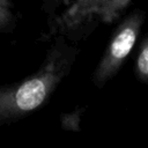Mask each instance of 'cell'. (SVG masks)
<instances>
[{"label":"cell","mask_w":148,"mask_h":148,"mask_svg":"<svg viewBox=\"0 0 148 148\" xmlns=\"http://www.w3.org/2000/svg\"><path fill=\"white\" fill-rule=\"evenodd\" d=\"M16 17L13 13V3L0 0V32H9L15 28Z\"/></svg>","instance_id":"obj_4"},{"label":"cell","mask_w":148,"mask_h":148,"mask_svg":"<svg viewBox=\"0 0 148 148\" xmlns=\"http://www.w3.org/2000/svg\"><path fill=\"white\" fill-rule=\"evenodd\" d=\"M77 54V47L56 37L35 73L0 86V125L18 121L44 105L71 73Z\"/></svg>","instance_id":"obj_1"},{"label":"cell","mask_w":148,"mask_h":148,"mask_svg":"<svg viewBox=\"0 0 148 148\" xmlns=\"http://www.w3.org/2000/svg\"><path fill=\"white\" fill-rule=\"evenodd\" d=\"M143 22L145 14L135 12L118 25L92 73L91 80L95 87H104L105 83L118 73L124 61L132 52Z\"/></svg>","instance_id":"obj_3"},{"label":"cell","mask_w":148,"mask_h":148,"mask_svg":"<svg viewBox=\"0 0 148 148\" xmlns=\"http://www.w3.org/2000/svg\"><path fill=\"white\" fill-rule=\"evenodd\" d=\"M82 111H75L72 113H64L61 114V126L66 131H79L80 126V118Z\"/></svg>","instance_id":"obj_6"},{"label":"cell","mask_w":148,"mask_h":148,"mask_svg":"<svg viewBox=\"0 0 148 148\" xmlns=\"http://www.w3.org/2000/svg\"><path fill=\"white\" fill-rule=\"evenodd\" d=\"M45 7L52 34L69 40L86 38L102 21L99 0L50 1Z\"/></svg>","instance_id":"obj_2"},{"label":"cell","mask_w":148,"mask_h":148,"mask_svg":"<svg viewBox=\"0 0 148 148\" xmlns=\"http://www.w3.org/2000/svg\"><path fill=\"white\" fill-rule=\"evenodd\" d=\"M135 73L141 81L148 83V38L145 39L139 50L135 61Z\"/></svg>","instance_id":"obj_5"}]
</instances>
